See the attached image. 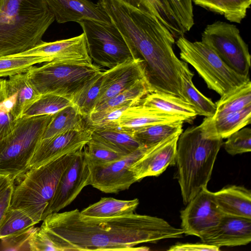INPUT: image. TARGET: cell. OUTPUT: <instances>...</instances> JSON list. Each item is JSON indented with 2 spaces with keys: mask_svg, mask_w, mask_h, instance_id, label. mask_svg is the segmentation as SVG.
Segmentation results:
<instances>
[{
  "mask_svg": "<svg viewBox=\"0 0 251 251\" xmlns=\"http://www.w3.org/2000/svg\"><path fill=\"white\" fill-rule=\"evenodd\" d=\"M214 201L224 214L251 219V192L241 186L230 185L212 192Z\"/></svg>",
  "mask_w": 251,
  "mask_h": 251,
  "instance_id": "21",
  "label": "cell"
},
{
  "mask_svg": "<svg viewBox=\"0 0 251 251\" xmlns=\"http://www.w3.org/2000/svg\"><path fill=\"white\" fill-rule=\"evenodd\" d=\"M152 92L146 78L139 80L129 88L118 93L97 106L94 111L130 104L141 103L143 99Z\"/></svg>",
  "mask_w": 251,
  "mask_h": 251,
  "instance_id": "33",
  "label": "cell"
},
{
  "mask_svg": "<svg viewBox=\"0 0 251 251\" xmlns=\"http://www.w3.org/2000/svg\"><path fill=\"white\" fill-rule=\"evenodd\" d=\"M200 238L219 248L247 245L251 241V219L224 214L217 225Z\"/></svg>",
  "mask_w": 251,
  "mask_h": 251,
  "instance_id": "17",
  "label": "cell"
},
{
  "mask_svg": "<svg viewBox=\"0 0 251 251\" xmlns=\"http://www.w3.org/2000/svg\"><path fill=\"white\" fill-rule=\"evenodd\" d=\"M14 183L8 177H0V224L10 206Z\"/></svg>",
  "mask_w": 251,
  "mask_h": 251,
  "instance_id": "44",
  "label": "cell"
},
{
  "mask_svg": "<svg viewBox=\"0 0 251 251\" xmlns=\"http://www.w3.org/2000/svg\"><path fill=\"white\" fill-rule=\"evenodd\" d=\"M36 224L22 210L10 207L0 224V240L31 228Z\"/></svg>",
  "mask_w": 251,
  "mask_h": 251,
  "instance_id": "35",
  "label": "cell"
},
{
  "mask_svg": "<svg viewBox=\"0 0 251 251\" xmlns=\"http://www.w3.org/2000/svg\"><path fill=\"white\" fill-rule=\"evenodd\" d=\"M18 120L14 117L7 100L0 103V141L14 131Z\"/></svg>",
  "mask_w": 251,
  "mask_h": 251,
  "instance_id": "42",
  "label": "cell"
},
{
  "mask_svg": "<svg viewBox=\"0 0 251 251\" xmlns=\"http://www.w3.org/2000/svg\"><path fill=\"white\" fill-rule=\"evenodd\" d=\"M34 226L1 240L4 250H28V241Z\"/></svg>",
  "mask_w": 251,
  "mask_h": 251,
  "instance_id": "45",
  "label": "cell"
},
{
  "mask_svg": "<svg viewBox=\"0 0 251 251\" xmlns=\"http://www.w3.org/2000/svg\"><path fill=\"white\" fill-rule=\"evenodd\" d=\"M53 115L18 119L14 131L0 141V177L21 180Z\"/></svg>",
  "mask_w": 251,
  "mask_h": 251,
  "instance_id": "6",
  "label": "cell"
},
{
  "mask_svg": "<svg viewBox=\"0 0 251 251\" xmlns=\"http://www.w3.org/2000/svg\"><path fill=\"white\" fill-rule=\"evenodd\" d=\"M92 134V130L86 127L42 139L29 162L28 170L83 150L91 139Z\"/></svg>",
  "mask_w": 251,
  "mask_h": 251,
  "instance_id": "14",
  "label": "cell"
},
{
  "mask_svg": "<svg viewBox=\"0 0 251 251\" xmlns=\"http://www.w3.org/2000/svg\"><path fill=\"white\" fill-rule=\"evenodd\" d=\"M90 171L83 151H78L60 177L53 198L44 213L43 220L48 215L58 212L69 205L83 188L90 185Z\"/></svg>",
  "mask_w": 251,
  "mask_h": 251,
  "instance_id": "12",
  "label": "cell"
},
{
  "mask_svg": "<svg viewBox=\"0 0 251 251\" xmlns=\"http://www.w3.org/2000/svg\"><path fill=\"white\" fill-rule=\"evenodd\" d=\"M215 104L216 111L212 118L239 111L251 105L250 79L221 96Z\"/></svg>",
  "mask_w": 251,
  "mask_h": 251,
  "instance_id": "32",
  "label": "cell"
},
{
  "mask_svg": "<svg viewBox=\"0 0 251 251\" xmlns=\"http://www.w3.org/2000/svg\"><path fill=\"white\" fill-rule=\"evenodd\" d=\"M13 56H34L45 58L47 62L93 64L85 34L51 42L42 41L32 49Z\"/></svg>",
  "mask_w": 251,
  "mask_h": 251,
  "instance_id": "15",
  "label": "cell"
},
{
  "mask_svg": "<svg viewBox=\"0 0 251 251\" xmlns=\"http://www.w3.org/2000/svg\"><path fill=\"white\" fill-rule=\"evenodd\" d=\"M180 134H175L149 147L130 166L129 170L137 181L148 176H157L168 166L175 165L177 143Z\"/></svg>",
  "mask_w": 251,
  "mask_h": 251,
  "instance_id": "16",
  "label": "cell"
},
{
  "mask_svg": "<svg viewBox=\"0 0 251 251\" xmlns=\"http://www.w3.org/2000/svg\"><path fill=\"white\" fill-rule=\"evenodd\" d=\"M86 127L84 117L73 105L53 115L44 132L42 139H48L68 131L82 130Z\"/></svg>",
  "mask_w": 251,
  "mask_h": 251,
  "instance_id": "28",
  "label": "cell"
},
{
  "mask_svg": "<svg viewBox=\"0 0 251 251\" xmlns=\"http://www.w3.org/2000/svg\"><path fill=\"white\" fill-rule=\"evenodd\" d=\"M92 130V138L125 155L130 154L143 146L134 137L132 129L113 126Z\"/></svg>",
  "mask_w": 251,
  "mask_h": 251,
  "instance_id": "24",
  "label": "cell"
},
{
  "mask_svg": "<svg viewBox=\"0 0 251 251\" xmlns=\"http://www.w3.org/2000/svg\"><path fill=\"white\" fill-rule=\"evenodd\" d=\"M140 104L165 113L181 116L185 122L192 123L198 116L189 103L166 93L151 92L143 99Z\"/></svg>",
  "mask_w": 251,
  "mask_h": 251,
  "instance_id": "25",
  "label": "cell"
},
{
  "mask_svg": "<svg viewBox=\"0 0 251 251\" xmlns=\"http://www.w3.org/2000/svg\"><path fill=\"white\" fill-rule=\"evenodd\" d=\"M150 147L143 146L118 160L107 164L87 163L90 171V185L105 193H117L128 189L137 182L130 166Z\"/></svg>",
  "mask_w": 251,
  "mask_h": 251,
  "instance_id": "11",
  "label": "cell"
},
{
  "mask_svg": "<svg viewBox=\"0 0 251 251\" xmlns=\"http://www.w3.org/2000/svg\"><path fill=\"white\" fill-rule=\"evenodd\" d=\"M201 41L233 71L249 77L251 56L248 46L235 25L220 21L209 24L201 34Z\"/></svg>",
  "mask_w": 251,
  "mask_h": 251,
  "instance_id": "10",
  "label": "cell"
},
{
  "mask_svg": "<svg viewBox=\"0 0 251 251\" xmlns=\"http://www.w3.org/2000/svg\"><path fill=\"white\" fill-rule=\"evenodd\" d=\"M28 247L31 251H59L40 227H35L28 239Z\"/></svg>",
  "mask_w": 251,
  "mask_h": 251,
  "instance_id": "43",
  "label": "cell"
},
{
  "mask_svg": "<svg viewBox=\"0 0 251 251\" xmlns=\"http://www.w3.org/2000/svg\"><path fill=\"white\" fill-rule=\"evenodd\" d=\"M182 121L181 116L162 112L157 109L139 104L126 109L117 121L121 127L132 129L143 126Z\"/></svg>",
  "mask_w": 251,
  "mask_h": 251,
  "instance_id": "23",
  "label": "cell"
},
{
  "mask_svg": "<svg viewBox=\"0 0 251 251\" xmlns=\"http://www.w3.org/2000/svg\"><path fill=\"white\" fill-rule=\"evenodd\" d=\"M223 213L216 203L212 192L202 189L180 211L184 234L200 237L220 222Z\"/></svg>",
  "mask_w": 251,
  "mask_h": 251,
  "instance_id": "13",
  "label": "cell"
},
{
  "mask_svg": "<svg viewBox=\"0 0 251 251\" xmlns=\"http://www.w3.org/2000/svg\"><path fill=\"white\" fill-rule=\"evenodd\" d=\"M220 248L202 243H177L170 247L169 251H219Z\"/></svg>",
  "mask_w": 251,
  "mask_h": 251,
  "instance_id": "46",
  "label": "cell"
},
{
  "mask_svg": "<svg viewBox=\"0 0 251 251\" xmlns=\"http://www.w3.org/2000/svg\"><path fill=\"white\" fill-rule=\"evenodd\" d=\"M103 72H100L75 96L72 99L74 105L84 117H87L96 106L100 89Z\"/></svg>",
  "mask_w": 251,
  "mask_h": 251,
  "instance_id": "34",
  "label": "cell"
},
{
  "mask_svg": "<svg viewBox=\"0 0 251 251\" xmlns=\"http://www.w3.org/2000/svg\"><path fill=\"white\" fill-rule=\"evenodd\" d=\"M251 105L217 118L205 117L200 126L210 137L227 138L234 132L251 124Z\"/></svg>",
  "mask_w": 251,
  "mask_h": 251,
  "instance_id": "22",
  "label": "cell"
},
{
  "mask_svg": "<svg viewBox=\"0 0 251 251\" xmlns=\"http://www.w3.org/2000/svg\"><path fill=\"white\" fill-rule=\"evenodd\" d=\"M54 20L46 0H0V57L36 46Z\"/></svg>",
  "mask_w": 251,
  "mask_h": 251,
  "instance_id": "3",
  "label": "cell"
},
{
  "mask_svg": "<svg viewBox=\"0 0 251 251\" xmlns=\"http://www.w3.org/2000/svg\"><path fill=\"white\" fill-rule=\"evenodd\" d=\"M131 106L133 105L128 104L94 111L84 119L86 126L92 130L105 126H118L117 121L122 113Z\"/></svg>",
  "mask_w": 251,
  "mask_h": 251,
  "instance_id": "38",
  "label": "cell"
},
{
  "mask_svg": "<svg viewBox=\"0 0 251 251\" xmlns=\"http://www.w3.org/2000/svg\"><path fill=\"white\" fill-rule=\"evenodd\" d=\"M5 84L6 80L0 78V103L7 99Z\"/></svg>",
  "mask_w": 251,
  "mask_h": 251,
  "instance_id": "47",
  "label": "cell"
},
{
  "mask_svg": "<svg viewBox=\"0 0 251 251\" xmlns=\"http://www.w3.org/2000/svg\"><path fill=\"white\" fill-rule=\"evenodd\" d=\"M59 251H148L136 247L178 238L184 234L165 220L132 213L113 217H90L75 209L48 215L40 227Z\"/></svg>",
  "mask_w": 251,
  "mask_h": 251,
  "instance_id": "1",
  "label": "cell"
},
{
  "mask_svg": "<svg viewBox=\"0 0 251 251\" xmlns=\"http://www.w3.org/2000/svg\"><path fill=\"white\" fill-rule=\"evenodd\" d=\"M5 89L6 100L17 120L23 117L41 95L29 82L26 72L9 76Z\"/></svg>",
  "mask_w": 251,
  "mask_h": 251,
  "instance_id": "20",
  "label": "cell"
},
{
  "mask_svg": "<svg viewBox=\"0 0 251 251\" xmlns=\"http://www.w3.org/2000/svg\"><path fill=\"white\" fill-rule=\"evenodd\" d=\"M180 57L190 64L208 88L221 96L250 80L230 69L216 52L202 41L191 42L184 35L177 38Z\"/></svg>",
  "mask_w": 251,
  "mask_h": 251,
  "instance_id": "7",
  "label": "cell"
},
{
  "mask_svg": "<svg viewBox=\"0 0 251 251\" xmlns=\"http://www.w3.org/2000/svg\"><path fill=\"white\" fill-rule=\"evenodd\" d=\"M139 204L137 198L122 200L113 198H101L80 211L82 215L90 217H113L128 215L134 213Z\"/></svg>",
  "mask_w": 251,
  "mask_h": 251,
  "instance_id": "27",
  "label": "cell"
},
{
  "mask_svg": "<svg viewBox=\"0 0 251 251\" xmlns=\"http://www.w3.org/2000/svg\"><path fill=\"white\" fill-rule=\"evenodd\" d=\"M85 34L92 60L109 69L136 59L134 53L118 29L112 24L92 20L77 22Z\"/></svg>",
  "mask_w": 251,
  "mask_h": 251,
  "instance_id": "9",
  "label": "cell"
},
{
  "mask_svg": "<svg viewBox=\"0 0 251 251\" xmlns=\"http://www.w3.org/2000/svg\"><path fill=\"white\" fill-rule=\"evenodd\" d=\"M222 140L207 135L200 125L189 127L180 135L175 165L184 204L207 188Z\"/></svg>",
  "mask_w": 251,
  "mask_h": 251,
  "instance_id": "4",
  "label": "cell"
},
{
  "mask_svg": "<svg viewBox=\"0 0 251 251\" xmlns=\"http://www.w3.org/2000/svg\"><path fill=\"white\" fill-rule=\"evenodd\" d=\"M137 58L145 66L151 92L168 94L185 100L182 75L187 63L179 59L173 46L175 38L159 21L122 0H98Z\"/></svg>",
  "mask_w": 251,
  "mask_h": 251,
  "instance_id": "2",
  "label": "cell"
},
{
  "mask_svg": "<svg viewBox=\"0 0 251 251\" xmlns=\"http://www.w3.org/2000/svg\"><path fill=\"white\" fill-rule=\"evenodd\" d=\"M224 143L226 151L234 155L251 151V129L244 127L230 135Z\"/></svg>",
  "mask_w": 251,
  "mask_h": 251,
  "instance_id": "40",
  "label": "cell"
},
{
  "mask_svg": "<svg viewBox=\"0 0 251 251\" xmlns=\"http://www.w3.org/2000/svg\"><path fill=\"white\" fill-rule=\"evenodd\" d=\"M76 152L28 170L14 186L10 207L22 210L36 224L43 221L59 178Z\"/></svg>",
  "mask_w": 251,
  "mask_h": 251,
  "instance_id": "5",
  "label": "cell"
},
{
  "mask_svg": "<svg viewBox=\"0 0 251 251\" xmlns=\"http://www.w3.org/2000/svg\"><path fill=\"white\" fill-rule=\"evenodd\" d=\"M196 5L223 15L231 23L240 24L246 16L251 0H191Z\"/></svg>",
  "mask_w": 251,
  "mask_h": 251,
  "instance_id": "30",
  "label": "cell"
},
{
  "mask_svg": "<svg viewBox=\"0 0 251 251\" xmlns=\"http://www.w3.org/2000/svg\"><path fill=\"white\" fill-rule=\"evenodd\" d=\"M182 121L162 123L132 129L135 139L142 146L151 147L172 135L182 132Z\"/></svg>",
  "mask_w": 251,
  "mask_h": 251,
  "instance_id": "31",
  "label": "cell"
},
{
  "mask_svg": "<svg viewBox=\"0 0 251 251\" xmlns=\"http://www.w3.org/2000/svg\"><path fill=\"white\" fill-rule=\"evenodd\" d=\"M86 161L94 164H107L126 155L119 153L91 137L84 148Z\"/></svg>",
  "mask_w": 251,
  "mask_h": 251,
  "instance_id": "39",
  "label": "cell"
},
{
  "mask_svg": "<svg viewBox=\"0 0 251 251\" xmlns=\"http://www.w3.org/2000/svg\"><path fill=\"white\" fill-rule=\"evenodd\" d=\"M193 76L194 74L189 69L187 63L182 75L185 100L193 107L198 115L213 117L216 111V105L196 88L192 81Z\"/></svg>",
  "mask_w": 251,
  "mask_h": 251,
  "instance_id": "29",
  "label": "cell"
},
{
  "mask_svg": "<svg viewBox=\"0 0 251 251\" xmlns=\"http://www.w3.org/2000/svg\"><path fill=\"white\" fill-rule=\"evenodd\" d=\"M175 17L185 33L194 25V13L191 0H168Z\"/></svg>",
  "mask_w": 251,
  "mask_h": 251,
  "instance_id": "41",
  "label": "cell"
},
{
  "mask_svg": "<svg viewBox=\"0 0 251 251\" xmlns=\"http://www.w3.org/2000/svg\"><path fill=\"white\" fill-rule=\"evenodd\" d=\"M56 21L59 24L92 20L111 24L107 14L89 0H46Z\"/></svg>",
  "mask_w": 251,
  "mask_h": 251,
  "instance_id": "19",
  "label": "cell"
},
{
  "mask_svg": "<svg viewBox=\"0 0 251 251\" xmlns=\"http://www.w3.org/2000/svg\"><path fill=\"white\" fill-rule=\"evenodd\" d=\"M144 78H146L145 66L140 58L125 62L103 72L95 108Z\"/></svg>",
  "mask_w": 251,
  "mask_h": 251,
  "instance_id": "18",
  "label": "cell"
},
{
  "mask_svg": "<svg viewBox=\"0 0 251 251\" xmlns=\"http://www.w3.org/2000/svg\"><path fill=\"white\" fill-rule=\"evenodd\" d=\"M73 105L72 100L64 97L51 94H42L25 112L22 117L54 114L60 110Z\"/></svg>",
  "mask_w": 251,
  "mask_h": 251,
  "instance_id": "36",
  "label": "cell"
},
{
  "mask_svg": "<svg viewBox=\"0 0 251 251\" xmlns=\"http://www.w3.org/2000/svg\"><path fill=\"white\" fill-rule=\"evenodd\" d=\"M47 62L42 57L6 56L0 57V77L25 73L36 64Z\"/></svg>",
  "mask_w": 251,
  "mask_h": 251,
  "instance_id": "37",
  "label": "cell"
},
{
  "mask_svg": "<svg viewBox=\"0 0 251 251\" xmlns=\"http://www.w3.org/2000/svg\"><path fill=\"white\" fill-rule=\"evenodd\" d=\"M100 72V67L93 64L48 62L40 67L33 66L26 73L39 94H51L72 100L87 82Z\"/></svg>",
  "mask_w": 251,
  "mask_h": 251,
  "instance_id": "8",
  "label": "cell"
},
{
  "mask_svg": "<svg viewBox=\"0 0 251 251\" xmlns=\"http://www.w3.org/2000/svg\"><path fill=\"white\" fill-rule=\"evenodd\" d=\"M126 3L155 16L175 38L183 35V29L177 22L168 0H122Z\"/></svg>",
  "mask_w": 251,
  "mask_h": 251,
  "instance_id": "26",
  "label": "cell"
}]
</instances>
